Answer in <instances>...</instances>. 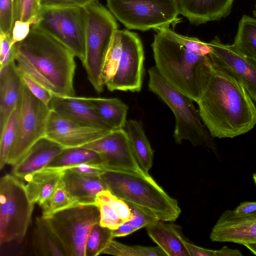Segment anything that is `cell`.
I'll list each match as a JSON object with an SVG mask.
<instances>
[{"label": "cell", "instance_id": "cell-13", "mask_svg": "<svg viewBox=\"0 0 256 256\" xmlns=\"http://www.w3.org/2000/svg\"><path fill=\"white\" fill-rule=\"evenodd\" d=\"M110 132L70 120L50 110L45 137L66 148L82 147Z\"/></svg>", "mask_w": 256, "mask_h": 256}, {"label": "cell", "instance_id": "cell-42", "mask_svg": "<svg viewBox=\"0 0 256 256\" xmlns=\"http://www.w3.org/2000/svg\"><path fill=\"white\" fill-rule=\"evenodd\" d=\"M98 0H39L41 8L84 7Z\"/></svg>", "mask_w": 256, "mask_h": 256}, {"label": "cell", "instance_id": "cell-35", "mask_svg": "<svg viewBox=\"0 0 256 256\" xmlns=\"http://www.w3.org/2000/svg\"><path fill=\"white\" fill-rule=\"evenodd\" d=\"M185 246L190 256H242V252L238 249H232L226 246L220 249L212 250L202 248L184 240Z\"/></svg>", "mask_w": 256, "mask_h": 256}, {"label": "cell", "instance_id": "cell-40", "mask_svg": "<svg viewBox=\"0 0 256 256\" xmlns=\"http://www.w3.org/2000/svg\"><path fill=\"white\" fill-rule=\"evenodd\" d=\"M0 68L14 60V45L12 44V35L6 34L0 32Z\"/></svg>", "mask_w": 256, "mask_h": 256}, {"label": "cell", "instance_id": "cell-31", "mask_svg": "<svg viewBox=\"0 0 256 256\" xmlns=\"http://www.w3.org/2000/svg\"><path fill=\"white\" fill-rule=\"evenodd\" d=\"M21 98L0 132V168L7 164L8 156L17 133Z\"/></svg>", "mask_w": 256, "mask_h": 256}, {"label": "cell", "instance_id": "cell-41", "mask_svg": "<svg viewBox=\"0 0 256 256\" xmlns=\"http://www.w3.org/2000/svg\"><path fill=\"white\" fill-rule=\"evenodd\" d=\"M38 20V16L28 22L16 20L12 30V45L25 39L30 32L32 26L36 24Z\"/></svg>", "mask_w": 256, "mask_h": 256}, {"label": "cell", "instance_id": "cell-47", "mask_svg": "<svg viewBox=\"0 0 256 256\" xmlns=\"http://www.w3.org/2000/svg\"><path fill=\"white\" fill-rule=\"evenodd\" d=\"M253 180L254 181V182L256 186V172L254 173L252 176Z\"/></svg>", "mask_w": 256, "mask_h": 256}, {"label": "cell", "instance_id": "cell-3", "mask_svg": "<svg viewBox=\"0 0 256 256\" xmlns=\"http://www.w3.org/2000/svg\"><path fill=\"white\" fill-rule=\"evenodd\" d=\"M100 177L114 195L158 220L174 222L181 212L176 200L148 174L106 169Z\"/></svg>", "mask_w": 256, "mask_h": 256}, {"label": "cell", "instance_id": "cell-4", "mask_svg": "<svg viewBox=\"0 0 256 256\" xmlns=\"http://www.w3.org/2000/svg\"><path fill=\"white\" fill-rule=\"evenodd\" d=\"M149 90L158 96L172 110L176 119L174 138L180 144L188 140L194 146H201L218 155L217 148L204 124L194 101L168 84L155 66L148 70Z\"/></svg>", "mask_w": 256, "mask_h": 256}, {"label": "cell", "instance_id": "cell-7", "mask_svg": "<svg viewBox=\"0 0 256 256\" xmlns=\"http://www.w3.org/2000/svg\"><path fill=\"white\" fill-rule=\"evenodd\" d=\"M86 14L85 58L82 65L95 91H104L100 76L103 57L118 24L112 12L98 0L84 6Z\"/></svg>", "mask_w": 256, "mask_h": 256}, {"label": "cell", "instance_id": "cell-48", "mask_svg": "<svg viewBox=\"0 0 256 256\" xmlns=\"http://www.w3.org/2000/svg\"><path fill=\"white\" fill-rule=\"evenodd\" d=\"M14 0V14H15V10L16 8V3H17V0Z\"/></svg>", "mask_w": 256, "mask_h": 256}, {"label": "cell", "instance_id": "cell-21", "mask_svg": "<svg viewBox=\"0 0 256 256\" xmlns=\"http://www.w3.org/2000/svg\"><path fill=\"white\" fill-rule=\"evenodd\" d=\"M157 220L146 227L148 235L166 256H190L185 246L182 228Z\"/></svg>", "mask_w": 256, "mask_h": 256}, {"label": "cell", "instance_id": "cell-11", "mask_svg": "<svg viewBox=\"0 0 256 256\" xmlns=\"http://www.w3.org/2000/svg\"><path fill=\"white\" fill-rule=\"evenodd\" d=\"M50 110L23 82L18 130L7 164H16L37 141L45 137Z\"/></svg>", "mask_w": 256, "mask_h": 256}, {"label": "cell", "instance_id": "cell-16", "mask_svg": "<svg viewBox=\"0 0 256 256\" xmlns=\"http://www.w3.org/2000/svg\"><path fill=\"white\" fill-rule=\"evenodd\" d=\"M210 238L213 242H230L242 245L256 243V212L234 216L224 211L212 228Z\"/></svg>", "mask_w": 256, "mask_h": 256}, {"label": "cell", "instance_id": "cell-30", "mask_svg": "<svg viewBox=\"0 0 256 256\" xmlns=\"http://www.w3.org/2000/svg\"><path fill=\"white\" fill-rule=\"evenodd\" d=\"M122 52V30H117L102 60L100 81L103 88L115 74L120 59Z\"/></svg>", "mask_w": 256, "mask_h": 256}, {"label": "cell", "instance_id": "cell-46", "mask_svg": "<svg viewBox=\"0 0 256 256\" xmlns=\"http://www.w3.org/2000/svg\"><path fill=\"white\" fill-rule=\"evenodd\" d=\"M244 246L248 248L252 254L256 255V243L247 244Z\"/></svg>", "mask_w": 256, "mask_h": 256}, {"label": "cell", "instance_id": "cell-37", "mask_svg": "<svg viewBox=\"0 0 256 256\" xmlns=\"http://www.w3.org/2000/svg\"><path fill=\"white\" fill-rule=\"evenodd\" d=\"M40 9L39 0H17L14 22H28L38 16Z\"/></svg>", "mask_w": 256, "mask_h": 256}, {"label": "cell", "instance_id": "cell-18", "mask_svg": "<svg viewBox=\"0 0 256 256\" xmlns=\"http://www.w3.org/2000/svg\"><path fill=\"white\" fill-rule=\"evenodd\" d=\"M180 14L194 25L228 16L234 0H176Z\"/></svg>", "mask_w": 256, "mask_h": 256}, {"label": "cell", "instance_id": "cell-12", "mask_svg": "<svg viewBox=\"0 0 256 256\" xmlns=\"http://www.w3.org/2000/svg\"><path fill=\"white\" fill-rule=\"evenodd\" d=\"M122 52L115 74L106 85L113 92H138L142 88L144 73L143 45L138 34L122 30Z\"/></svg>", "mask_w": 256, "mask_h": 256}, {"label": "cell", "instance_id": "cell-20", "mask_svg": "<svg viewBox=\"0 0 256 256\" xmlns=\"http://www.w3.org/2000/svg\"><path fill=\"white\" fill-rule=\"evenodd\" d=\"M62 180L70 196L80 204H96V195L108 190L100 176L82 174L66 168Z\"/></svg>", "mask_w": 256, "mask_h": 256}, {"label": "cell", "instance_id": "cell-5", "mask_svg": "<svg viewBox=\"0 0 256 256\" xmlns=\"http://www.w3.org/2000/svg\"><path fill=\"white\" fill-rule=\"evenodd\" d=\"M154 30L152 48L155 67L168 84L196 102L198 96L196 68L206 56L192 52L161 32Z\"/></svg>", "mask_w": 256, "mask_h": 256}, {"label": "cell", "instance_id": "cell-25", "mask_svg": "<svg viewBox=\"0 0 256 256\" xmlns=\"http://www.w3.org/2000/svg\"><path fill=\"white\" fill-rule=\"evenodd\" d=\"M32 246L36 256H66L64 248L46 218H36L33 234Z\"/></svg>", "mask_w": 256, "mask_h": 256}, {"label": "cell", "instance_id": "cell-34", "mask_svg": "<svg viewBox=\"0 0 256 256\" xmlns=\"http://www.w3.org/2000/svg\"><path fill=\"white\" fill-rule=\"evenodd\" d=\"M102 254L118 256H166L158 246H128L112 240L102 252Z\"/></svg>", "mask_w": 256, "mask_h": 256}, {"label": "cell", "instance_id": "cell-27", "mask_svg": "<svg viewBox=\"0 0 256 256\" xmlns=\"http://www.w3.org/2000/svg\"><path fill=\"white\" fill-rule=\"evenodd\" d=\"M102 119L113 130L124 128L128 108L116 98L85 97Z\"/></svg>", "mask_w": 256, "mask_h": 256}, {"label": "cell", "instance_id": "cell-22", "mask_svg": "<svg viewBox=\"0 0 256 256\" xmlns=\"http://www.w3.org/2000/svg\"><path fill=\"white\" fill-rule=\"evenodd\" d=\"M65 169L45 167L26 177L25 186L30 200L42 206L60 182Z\"/></svg>", "mask_w": 256, "mask_h": 256}, {"label": "cell", "instance_id": "cell-36", "mask_svg": "<svg viewBox=\"0 0 256 256\" xmlns=\"http://www.w3.org/2000/svg\"><path fill=\"white\" fill-rule=\"evenodd\" d=\"M14 23V0H0V32L12 35Z\"/></svg>", "mask_w": 256, "mask_h": 256}, {"label": "cell", "instance_id": "cell-23", "mask_svg": "<svg viewBox=\"0 0 256 256\" xmlns=\"http://www.w3.org/2000/svg\"><path fill=\"white\" fill-rule=\"evenodd\" d=\"M96 204L100 210V224L102 226L114 230L132 218L129 205L108 190L98 194Z\"/></svg>", "mask_w": 256, "mask_h": 256}, {"label": "cell", "instance_id": "cell-17", "mask_svg": "<svg viewBox=\"0 0 256 256\" xmlns=\"http://www.w3.org/2000/svg\"><path fill=\"white\" fill-rule=\"evenodd\" d=\"M48 106L50 110L70 120L110 131L114 130L85 97H62L53 94Z\"/></svg>", "mask_w": 256, "mask_h": 256}, {"label": "cell", "instance_id": "cell-24", "mask_svg": "<svg viewBox=\"0 0 256 256\" xmlns=\"http://www.w3.org/2000/svg\"><path fill=\"white\" fill-rule=\"evenodd\" d=\"M22 84L14 60L10 64L8 73L0 76V132L20 100Z\"/></svg>", "mask_w": 256, "mask_h": 256}, {"label": "cell", "instance_id": "cell-6", "mask_svg": "<svg viewBox=\"0 0 256 256\" xmlns=\"http://www.w3.org/2000/svg\"><path fill=\"white\" fill-rule=\"evenodd\" d=\"M34 204L25 184L14 175L0 180V244H21L30 224Z\"/></svg>", "mask_w": 256, "mask_h": 256}, {"label": "cell", "instance_id": "cell-10", "mask_svg": "<svg viewBox=\"0 0 256 256\" xmlns=\"http://www.w3.org/2000/svg\"><path fill=\"white\" fill-rule=\"evenodd\" d=\"M46 219L66 256H85L86 238L92 226L100 223V212L96 204H80Z\"/></svg>", "mask_w": 256, "mask_h": 256}, {"label": "cell", "instance_id": "cell-45", "mask_svg": "<svg viewBox=\"0 0 256 256\" xmlns=\"http://www.w3.org/2000/svg\"><path fill=\"white\" fill-rule=\"evenodd\" d=\"M134 232L132 227L127 222H124L118 228L112 230L114 238L125 236Z\"/></svg>", "mask_w": 256, "mask_h": 256}, {"label": "cell", "instance_id": "cell-14", "mask_svg": "<svg viewBox=\"0 0 256 256\" xmlns=\"http://www.w3.org/2000/svg\"><path fill=\"white\" fill-rule=\"evenodd\" d=\"M82 147L100 154L106 169L146 174L138 164L124 128L112 130L102 138Z\"/></svg>", "mask_w": 256, "mask_h": 256}, {"label": "cell", "instance_id": "cell-8", "mask_svg": "<svg viewBox=\"0 0 256 256\" xmlns=\"http://www.w3.org/2000/svg\"><path fill=\"white\" fill-rule=\"evenodd\" d=\"M114 16L129 30L170 27L180 18L176 0H107Z\"/></svg>", "mask_w": 256, "mask_h": 256}, {"label": "cell", "instance_id": "cell-15", "mask_svg": "<svg viewBox=\"0 0 256 256\" xmlns=\"http://www.w3.org/2000/svg\"><path fill=\"white\" fill-rule=\"evenodd\" d=\"M209 44L212 48L210 54L240 79L256 102V59L242 52L232 44L222 43L217 36Z\"/></svg>", "mask_w": 256, "mask_h": 256}, {"label": "cell", "instance_id": "cell-39", "mask_svg": "<svg viewBox=\"0 0 256 256\" xmlns=\"http://www.w3.org/2000/svg\"><path fill=\"white\" fill-rule=\"evenodd\" d=\"M129 206L132 214V218L127 222L132 227L134 232L144 227L146 228L158 220L154 216L136 206L130 205Z\"/></svg>", "mask_w": 256, "mask_h": 256}, {"label": "cell", "instance_id": "cell-38", "mask_svg": "<svg viewBox=\"0 0 256 256\" xmlns=\"http://www.w3.org/2000/svg\"><path fill=\"white\" fill-rule=\"evenodd\" d=\"M19 72L22 76L23 82L31 93L44 104L48 106L53 94L27 74L20 72Z\"/></svg>", "mask_w": 256, "mask_h": 256}, {"label": "cell", "instance_id": "cell-19", "mask_svg": "<svg viewBox=\"0 0 256 256\" xmlns=\"http://www.w3.org/2000/svg\"><path fill=\"white\" fill-rule=\"evenodd\" d=\"M63 150L58 144L46 137L42 138L13 166L12 174L19 179L24 180L36 172L46 167Z\"/></svg>", "mask_w": 256, "mask_h": 256}, {"label": "cell", "instance_id": "cell-28", "mask_svg": "<svg viewBox=\"0 0 256 256\" xmlns=\"http://www.w3.org/2000/svg\"><path fill=\"white\" fill-rule=\"evenodd\" d=\"M82 164H99L105 167L104 161L100 154L84 147L64 148L46 167L66 168Z\"/></svg>", "mask_w": 256, "mask_h": 256}, {"label": "cell", "instance_id": "cell-26", "mask_svg": "<svg viewBox=\"0 0 256 256\" xmlns=\"http://www.w3.org/2000/svg\"><path fill=\"white\" fill-rule=\"evenodd\" d=\"M124 129L139 166L146 174H148L152 165L154 150L146 136L142 122L135 120H128Z\"/></svg>", "mask_w": 256, "mask_h": 256}, {"label": "cell", "instance_id": "cell-32", "mask_svg": "<svg viewBox=\"0 0 256 256\" xmlns=\"http://www.w3.org/2000/svg\"><path fill=\"white\" fill-rule=\"evenodd\" d=\"M78 204L68 193L62 179L50 198L40 206L42 216L47 218L58 212Z\"/></svg>", "mask_w": 256, "mask_h": 256}, {"label": "cell", "instance_id": "cell-49", "mask_svg": "<svg viewBox=\"0 0 256 256\" xmlns=\"http://www.w3.org/2000/svg\"><path fill=\"white\" fill-rule=\"evenodd\" d=\"M254 14L255 16V17L256 18V4L254 10Z\"/></svg>", "mask_w": 256, "mask_h": 256}, {"label": "cell", "instance_id": "cell-29", "mask_svg": "<svg viewBox=\"0 0 256 256\" xmlns=\"http://www.w3.org/2000/svg\"><path fill=\"white\" fill-rule=\"evenodd\" d=\"M232 44L246 55L256 59V18L242 16Z\"/></svg>", "mask_w": 256, "mask_h": 256}, {"label": "cell", "instance_id": "cell-9", "mask_svg": "<svg viewBox=\"0 0 256 256\" xmlns=\"http://www.w3.org/2000/svg\"><path fill=\"white\" fill-rule=\"evenodd\" d=\"M33 24L67 48L82 64L85 58L86 14L84 7L41 8Z\"/></svg>", "mask_w": 256, "mask_h": 256}, {"label": "cell", "instance_id": "cell-43", "mask_svg": "<svg viewBox=\"0 0 256 256\" xmlns=\"http://www.w3.org/2000/svg\"><path fill=\"white\" fill-rule=\"evenodd\" d=\"M67 168L80 174L94 176H100L106 170L102 165L90 164H82Z\"/></svg>", "mask_w": 256, "mask_h": 256}, {"label": "cell", "instance_id": "cell-44", "mask_svg": "<svg viewBox=\"0 0 256 256\" xmlns=\"http://www.w3.org/2000/svg\"><path fill=\"white\" fill-rule=\"evenodd\" d=\"M228 214L234 216H241L256 212V202H241L234 210H226Z\"/></svg>", "mask_w": 256, "mask_h": 256}, {"label": "cell", "instance_id": "cell-1", "mask_svg": "<svg viewBox=\"0 0 256 256\" xmlns=\"http://www.w3.org/2000/svg\"><path fill=\"white\" fill-rule=\"evenodd\" d=\"M198 96L196 101L202 120L213 138H234L256 124V106L242 82L210 54L198 64Z\"/></svg>", "mask_w": 256, "mask_h": 256}, {"label": "cell", "instance_id": "cell-2", "mask_svg": "<svg viewBox=\"0 0 256 256\" xmlns=\"http://www.w3.org/2000/svg\"><path fill=\"white\" fill-rule=\"evenodd\" d=\"M20 72L27 74L53 94L76 96L75 55L59 41L33 24L27 37L14 44Z\"/></svg>", "mask_w": 256, "mask_h": 256}, {"label": "cell", "instance_id": "cell-33", "mask_svg": "<svg viewBox=\"0 0 256 256\" xmlns=\"http://www.w3.org/2000/svg\"><path fill=\"white\" fill-rule=\"evenodd\" d=\"M114 238L112 230L102 226L100 223L94 224L86 238L85 256H96L102 254Z\"/></svg>", "mask_w": 256, "mask_h": 256}]
</instances>
